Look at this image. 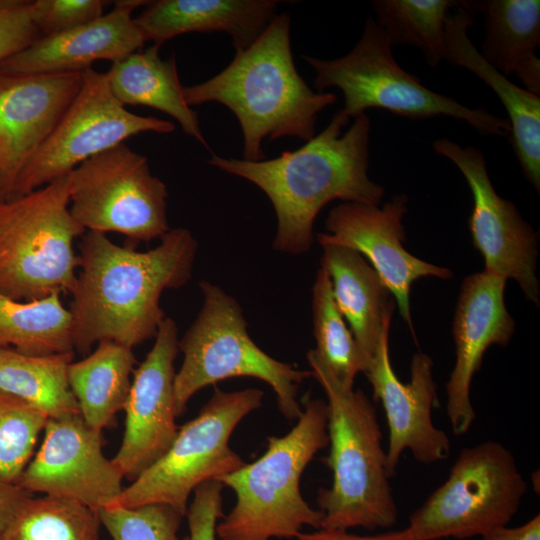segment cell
Masks as SVG:
<instances>
[{
    "instance_id": "6da1fadb",
    "label": "cell",
    "mask_w": 540,
    "mask_h": 540,
    "mask_svg": "<svg viewBox=\"0 0 540 540\" xmlns=\"http://www.w3.org/2000/svg\"><path fill=\"white\" fill-rule=\"evenodd\" d=\"M197 248L193 234L182 227L170 229L147 251L86 231L69 309L74 351L86 355L103 340L133 349L155 338L165 319L161 295L188 283Z\"/></svg>"
},
{
    "instance_id": "7a4b0ae2",
    "label": "cell",
    "mask_w": 540,
    "mask_h": 540,
    "mask_svg": "<svg viewBox=\"0 0 540 540\" xmlns=\"http://www.w3.org/2000/svg\"><path fill=\"white\" fill-rule=\"evenodd\" d=\"M349 120L339 110L318 135L269 160L247 161L216 154L208 160L267 195L277 218L276 251L291 255L309 251L315 218L332 200L379 206L384 188L368 176L370 118L361 113L342 133Z\"/></svg>"
},
{
    "instance_id": "3957f363",
    "label": "cell",
    "mask_w": 540,
    "mask_h": 540,
    "mask_svg": "<svg viewBox=\"0 0 540 540\" xmlns=\"http://www.w3.org/2000/svg\"><path fill=\"white\" fill-rule=\"evenodd\" d=\"M189 106L219 102L231 110L243 134V157L265 159V139L315 136L318 114L337 96L314 92L298 73L290 43V17L276 15L247 48L205 82L184 87Z\"/></svg>"
},
{
    "instance_id": "277c9868",
    "label": "cell",
    "mask_w": 540,
    "mask_h": 540,
    "mask_svg": "<svg viewBox=\"0 0 540 540\" xmlns=\"http://www.w3.org/2000/svg\"><path fill=\"white\" fill-rule=\"evenodd\" d=\"M307 361L327 398L330 449L323 462L333 477L330 488L318 491L316 501L323 513L320 529L375 530L395 525L398 509L373 403L362 390L341 385L313 350L308 351Z\"/></svg>"
},
{
    "instance_id": "5b68a950",
    "label": "cell",
    "mask_w": 540,
    "mask_h": 540,
    "mask_svg": "<svg viewBox=\"0 0 540 540\" xmlns=\"http://www.w3.org/2000/svg\"><path fill=\"white\" fill-rule=\"evenodd\" d=\"M327 404L306 398L295 426L267 439L257 460L217 479L236 497L217 524L219 540L291 539L303 527L320 529L323 513L302 497L300 479L314 456L328 446Z\"/></svg>"
},
{
    "instance_id": "8992f818",
    "label": "cell",
    "mask_w": 540,
    "mask_h": 540,
    "mask_svg": "<svg viewBox=\"0 0 540 540\" xmlns=\"http://www.w3.org/2000/svg\"><path fill=\"white\" fill-rule=\"evenodd\" d=\"M203 304L196 318L178 341L183 362L175 374L177 417L195 393L233 377L264 381L276 395L277 407L288 420L298 419L300 384L312 377L264 352L250 337L238 301L207 280L199 284Z\"/></svg>"
},
{
    "instance_id": "52a82bcc",
    "label": "cell",
    "mask_w": 540,
    "mask_h": 540,
    "mask_svg": "<svg viewBox=\"0 0 540 540\" xmlns=\"http://www.w3.org/2000/svg\"><path fill=\"white\" fill-rule=\"evenodd\" d=\"M69 174L0 201V293L19 301L70 293L74 242L86 230L70 213Z\"/></svg>"
},
{
    "instance_id": "ba28073f",
    "label": "cell",
    "mask_w": 540,
    "mask_h": 540,
    "mask_svg": "<svg viewBox=\"0 0 540 540\" xmlns=\"http://www.w3.org/2000/svg\"><path fill=\"white\" fill-rule=\"evenodd\" d=\"M303 59L315 71L314 86L318 92L329 87L342 91L344 106L341 110L349 118L377 108L410 119L453 117L484 135L510 134L506 118L436 93L399 66L390 40L371 16L366 19L360 39L346 55L332 60L311 56H303Z\"/></svg>"
},
{
    "instance_id": "9c48e42d",
    "label": "cell",
    "mask_w": 540,
    "mask_h": 540,
    "mask_svg": "<svg viewBox=\"0 0 540 540\" xmlns=\"http://www.w3.org/2000/svg\"><path fill=\"white\" fill-rule=\"evenodd\" d=\"M263 397L256 388L231 392L216 388L198 415L178 428L167 451L124 487L109 507L161 503L186 514L189 496L199 485L245 464L231 449L230 437L243 418L262 406Z\"/></svg>"
},
{
    "instance_id": "30bf717a",
    "label": "cell",
    "mask_w": 540,
    "mask_h": 540,
    "mask_svg": "<svg viewBox=\"0 0 540 540\" xmlns=\"http://www.w3.org/2000/svg\"><path fill=\"white\" fill-rule=\"evenodd\" d=\"M526 490L513 454L501 443L465 447L446 481L410 515L407 528L417 540L482 537L507 526Z\"/></svg>"
},
{
    "instance_id": "8fae6325",
    "label": "cell",
    "mask_w": 540,
    "mask_h": 540,
    "mask_svg": "<svg viewBox=\"0 0 540 540\" xmlns=\"http://www.w3.org/2000/svg\"><path fill=\"white\" fill-rule=\"evenodd\" d=\"M69 184L70 213L86 231L117 232L134 245L171 229L167 186L125 143L82 162L69 173Z\"/></svg>"
},
{
    "instance_id": "7c38bea8",
    "label": "cell",
    "mask_w": 540,
    "mask_h": 540,
    "mask_svg": "<svg viewBox=\"0 0 540 540\" xmlns=\"http://www.w3.org/2000/svg\"><path fill=\"white\" fill-rule=\"evenodd\" d=\"M175 128L171 121L130 112L113 95L106 73L86 69L77 95L20 172L11 198L68 175L82 162L131 136L168 134Z\"/></svg>"
},
{
    "instance_id": "4fadbf2b",
    "label": "cell",
    "mask_w": 540,
    "mask_h": 540,
    "mask_svg": "<svg viewBox=\"0 0 540 540\" xmlns=\"http://www.w3.org/2000/svg\"><path fill=\"white\" fill-rule=\"evenodd\" d=\"M432 147L460 170L469 185L473 197L469 229L474 247L484 257V271L515 279L526 299L538 306L535 233L514 204L496 193L483 153L446 138L435 140Z\"/></svg>"
},
{
    "instance_id": "5bb4252c",
    "label": "cell",
    "mask_w": 540,
    "mask_h": 540,
    "mask_svg": "<svg viewBox=\"0 0 540 540\" xmlns=\"http://www.w3.org/2000/svg\"><path fill=\"white\" fill-rule=\"evenodd\" d=\"M123 478L103 453L102 431L77 414L48 419L43 441L18 486L30 494L71 499L98 512L121 494Z\"/></svg>"
},
{
    "instance_id": "9a60e30c",
    "label": "cell",
    "mask_w": 540,
    "mask_h": 540,
    "mask_svg": "<svg viewBox=\"0 0 540 540\" xmlns=\"http://www.w3.org/2000/svg\"><path fill=\"white\" fill-rule=\"evenodd\" d=\"M407 197L396 195L381 208L359 202H344L334 207L325 221V233H317L322 245H338L360 253L393 295L402 318L413 331L410 291L414 281L434 276L449 279L452 272L425 262L403 247L402 219Z\"/></svg>"
},
{
    "instance_id": "2e32d148",
    "label": "cell",
    "mask_w": 540,
    "mask_h": 540,
    "mask_svg": "<svg viewBox=\"0 0 540 540\" xmlns=\"http://www.w3.org/2000/svg\"><path fill=\"white\" fill-rule=\"evenodd\" d=\"M178 341L176 322L165 317L151 350L134 369L123 409L124 434L112 459L131 481L167 451L178 432L174 393Z\"/></svg>"
},
{
    "instance_id": "e0dca14e",
    "label": "cell",
    "mask_w": 540,
    "mask_h": 540,
    "mask_svg": "<svg viewBox=\"0 0 540 540\" xmlns=\"http://www.w3.org/2000/svg\"><path fill=\"white\" fill-rule=\"evenodd\" d=\"M388 337L386 330L364 374L372 385L374 400H380L385 411L389 430L386 466L392 477L405 450L420 463L432 464L449 457L451 443L432 421V411L439 406L432 359L421 352L414 354L410 381L403 383L390 362Z\"/></svg>"
},
{
    "instance_id": "ac0fdd59",
    "label": "cell",
    "mask_w": 540,
    "mask_h": 540,
    "mask_svg": "<svg viewBox=\"0 0 540 540\" xmlns=\"http://www.w3.org/2000/svg\"><path fill=\"white\" fill-rule=\"evenodd\" d=\"M82 84V72L13 73L0 69V196L52 132Z\"/></svg>"
},
{
    "instance_id": "d6986e66",
    "label": "cell",
    "mask_w": 540,
    "mask_h": 540,
    "mask_svg": "<svg viewBox=\"0 0 540 540\" xmlns=\"http://www.w3.org/2000/svg\"><path fill=\"white\" fill-rule=\"evenodd\" d=\"M506 279L483 271L466 277L453 321L456 360L446 383V412L455 435L465 434L476 413L470 399L474 374L491 345L505 346L515 323L504 301Z\"/></svg>"
},
{
    "instance_id": "ffe728a7",
    "label": "cell",
    "mask_w": 540,
    "mask_h": 540,
    "mask_svg": "<svg viewBox=\"0 0 540 540\" xmlns=\"http://www.w3.org/2000/svg\"><path fill=\"white\" fill-rule=\"evenodd\" d=\"M150 1L120 0L113 9L73 29L41 36L0 63L13 73L83 72L100 60L117 62L141 50L146 42L132 12Z\"/></svg>"
},
{
    "instance_id": "44dd1931",
    "label": "cell",
    "mask_w": 540,
    "mask_h": 540,
    "mask_svg": "<svg viewBox=\"0 0 540 540\" xmlns=\"http://www.w3.org/2000/svg\"><path fill=\"white\" fill-rule=\"evenodd\" d=\"M274 0L150 1L134 21L145 41L161 46L189 32H225L237 51L250 46L276 16Z\"/></svg>"
},
{
    "instance_id": "7402d4cb",
    "label": "cell",
    "mask_w": 540,
    "mask_h": 540,
    "mask_svg": "<svg viewBox=\"0 0 540 540\" xmlns=\"http://www.w3.org/2000/svg\"><path fill=\"white\" fill-rule=\"evenodd\" d=\"M473 15L457 6L445 20V60L483 80L506 109L512 145L526 179L540 188V96L512 83L491 66L468 37Z\"/></svg>"
},
{
    "instance_id": "603a6c76",
    "label": "cell",
    "mask_w": 540,
    "mask_h": 540,
    "mask_svg": "<svg viewBox=\"0 0 540 540\" xmlns=\"http://www.w3.org/2000/svg\"><path fill=\"white\" fill-rule=\"evenodd\" d=\"M322 247L320 267L330 278L334 301L349 324L363 357L365 371L382 335L390 329L395 300L360 253L338 245Z\"/></svg>"
},
{
    "instance_id": "cb8c5ba5",
    "label": "cell",
    "mask_w": 540,
    "mask_h": 540,
    "mask_svg": "<svg viewBox=\"0 0 540 540\" xmlns=\"http://www.w3.org/2000/svg\"><path fill=\"white\" fill-rule=\"evenodd\" d=\"M472 15L484 16L486 35L480 54L495 69L514 74L523 88L540 96L539 0L459 1Z\"/></svg>"
},
{
    "instance_id": "d4e9b609",
    "label": "cell",
    "mask_w": 540,
    "mask_h": 540,
    "mask_svg": "<svg viewBox=\"0 0 540 540\" xmlns=\"http://www.w3.org/2000/svg\"><path fill=\"white\" fill-rule=\"evenodd\" d=\"M160 46L153 44L114 62L106 72L110 89L122 105H144L173 117L185 134L202 145L198 114L186 102L175 56L162 59Z\"/></svg>"
},
{
    "instance_id": "484cf974",
    "label": "cell",
    "mask_w": 540,
    "mask_h": 540,
    "mask_svg": "<svg viewBox=\"0 0 540 540\" xmlns=\"http://www.w3.org/2000/svg\"><path fill=\"white\" fill-rule=\"evenodd\" d=\"M136 359L133 349L103 340L96 349L67 370L69 388L83 420L102 431L124 409Z\"/></svg>"
},
{
    "instance_id": "4316f807",
    "label": "cell",
    "mask_w": 540,
    "mask_h": 540,
    "mask_svg": "<svg viewBox=\"0 0 540 540\" xmlns=\"http://www.w3.org/2000/svg\"><path fill=\"white\" fill-rule=\"evenodd\" d=\"M74 351L33 356L0 348V392L22 399L49 418L80 414L67 370Z\"/></svg>"
},
{
    "instance_id": "83f0119b",
    "label": "cell",
    "mask_w": 540,
    "mask_h": 540,
    "mask_svg": "<svg viewBox=\"0 0 540 540\" xmlns=\"http://www.w3.org/2000/svg\"><path fill=\"white\" fill-rule=\"evenodd\" d=\"M0 348L33 356L74 351L71 313L61 294L19 301L0 293Z\"/></svg>"
},
{
    "instance_id": "f1b7e54d",
    "label": "cell",
    "mask_w": 540,
    "mask_h": 540,
    "mask_svg": "<svg viewBox=\"0 0 540 540\" xmlns=\"http://www.w3.org/2000/svg\"><path fill=\"white\" fill-rule=\"evenodd\" d=\"M453 0H375L371 2L376 22L392 46L410 45L422 51L436 67L445 60V20L458 6Z\"/></svg>"
},
{
    "instance_id": "f546056e",
    "label": "cell",
    "mask_w": 540,
    "mask_h": 540,
    "mask_svg": "<svg viewBox=\"0 0 540 540\" xmlns=\"http://www.w3.org/2000/svg\"><path fill=\"white\" fill-rule=\"evenodd\" d=\"M98 513L66 498L30 496L20 506L2 540H99Z\"/></svg>"
},
{
    "instance_id": "4dcf8cb0",
    "label": "cell",
    "mask_w": 540,
    "mask_h": 540,
    "mask_svg": "<svg viewBox=\"0 0 540 540\" xmlns=\"http://www.w3.org/2000/svg\"><path fill=\"white\" fill-rule=\"evenodd\" d=\"M313 334L316 357L344 387L353 388L354 379L364 372L365 363L353 334L334 301L331 281L320 267L312 289Z\"/></svg>"
},
{
    "instance_id": "1f68e13d",
    "label": "cell",
    "mask_w": 540,
    "mask_h": 540,
    "mask_svg": "<svg viewBox=\"0 0 540 540\" xmlns=\"http://www.w3.org/2000/svg\"><path fill=\"white\" fill-rule=\"evenodd\" d=\"M48 419L28 402L0 392V482L18 485Z\"/></svg>"
},
{
    "instance_id": "d6a6232c",
    "label": "cell",
    "mask_w": 540,
    "mask_h": 540,
    "mask_svg": "<svg viewBox=\"0 0 540 540\" xmlns=\"http://www.w3.org/2000/svg\"><path fill=\"white\" fill-rule=\"evenodd\" d=\"M97 513L112 540H179L178 530L186 515L161 503L112 506Z\"/></svg>"
},
{
    "instance_id": "836d02e7",
    "label": "cell",
    "mask_w": 540,
    "mask_h": 540,
    "mask_svg": "<svg viewBox=\"0 0 540 540\" xmlns=\"http://www.w3.org/2000/svg\"><path fill=\"white\" fill-rule=\"evenodd\" d=\"M106 5L102 0H36L32 18L41 36H50L99 18Z\"/></svg>"
},
{
    "instance_id": "e575fe53",
    "label": "cell",
    "mask_w": 540,
    "mask_h": 540,
    "mask_svg": "<svg viewBox=\"0 0 540 540\" xmlns=\"http://www.w3.org/2000/svg\"><path fill=\"white\" fill-rule=\"evenodd\" d=\"M40 37L32 18V1L0 0V63Z\"/></svg>"
},
{
    "instance_id": "d590c367",
    "label": "cell",
    "mask_w": 540,
    "mask_h": 540,
    "mask_svg": "<svg viewBox=\"0 0 540 540\" xmlns=\"http://www.w3.org/2000/svg\"><path fill=\"white\" fill-rule=\"evenodd\" d=\"M223 485L209 480L194 490L187 507L188 534L183 540H216L217 522L223 514Z\"/></svg>"
},
{
    "instance_id": "8d00e7d4",
    "label": "cell",
    "mask_w": 540,
    "mask_h": 540,
    "mask_svg": "<svg viewBox=\"0 0 540 540\" xmlns=\"http://www.w3.org/2000/svg\"><path fill=\"white\" fill-rule=\"evenodd\" d=\"M296 540H417L408 528L376 535H357L348 530L318 529L311 533H299Z\"/></svg>"
},
{
    "instance_id": "74e56055",
    "label": "cell",
    "mask_w": 540,
    "mask_h": 540,
    "mask_svg": "<svg viewBox=\"0 0 540 540\" xmlns=\"http://www.w3.org/2000/svg\"><path fill=\"white\" fill-rule=\"evenodd\" d=\"M30 496L18 485L0 482V540L20 506Z\"/></svg>"
},
{
    "instance_id": "f35d334b",
    "label": "cell",
    "mask_w": 540,
    "mask_h": 540,
    "mask_svg": "<svg viewBox=\"0 0 540 540\" xmlns=\"http://www.w3.org/2000/svg\"><path fill=\"white\" fill-rule=\"evenodd\" d=\"M482 540H540V515L521 526L496 528L482 536Z\"/></svg>"
},
{
    "instance_id": "ab89813d",
    "label": "cell",
    "mask_w": 540,
    "mask_h": 540,
    "mask_svg": "<svg viewBox=\"0 0 540 540\" xmlns=\"http://www.w3.org/2000/svg\"><path fill=\"white\" fill-rule=\"evenodd\" d=\"M0 201H1V196H0Z\"/></svg>"
}]
</instances>
